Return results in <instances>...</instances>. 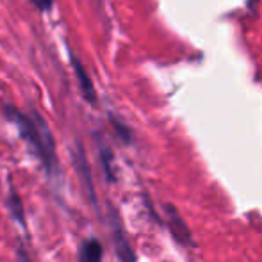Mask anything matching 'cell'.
Returning a JSON list of instances; mask_svg holds the SVG:
<instances>
[{
  "label": "cell",
  "instance_id": "1",
  "mask_svg": "<svg viewBox=\"0 0 262 262\" xmlns=\"http://www.w3.org/2000/svg\"><path fill=\"white\" fill-rule=\"evenodd\" d=\"M6 116L16 125L21 139L27 143L32 154L41 161L45 171L49 175H55L59 169L55 141L49 123L43 120L41 114L36 113V111L24 113V111L16 109L13 105H6Z\"/></svg>",
  "mask_w": 262,
  "mask_h": 262
},
{
  "label": "cell",
  "instance_id": "2",
  "mask_svg": "<svg viewBox=\"0 0 262 262\" xmlns=\"http://www.w3.org/2000/svg\"><path fill=\"white\" fill-rule=\"evenodd\" d=\"M109 217H111V230H113V241H114V248H116V255L121 262H138L136 259V253L132 250L130 243H128L127 232L121 227V221L118 217V212L114 209L109 210Z\"/></svg>",
  "mask_w": 262,
  "mask_h": 262
},
{
  "label": "cell",
  "instance_id": "3",
  "mask_svg": "<svg viewBox=\"0 0 262 262\" xmlns=\"http://www.w3.org/2000/svg\"><path fill=\"white\" fill-rule=\"evenodd\" d=\"M164 210H166V223H168V228H169V232H171L173 237H175V241L180 243L182 246L193 248L194 241H193V237H191V232H189V228H187L184 217L180 216V214L177 212V209L169 204L166 205Z\"/></svg>",
  "mask_w": 262,
  "mask_h": 262
},
{
  "label": "cell",
  "instance_id": "4",
  "mask_svg": "<svg viewBox=\"0 0 262 262\" xmlns=\"http://www.w3.org/2000/svg\"><path fill=\"white\" fill-rule=\"evenodd\" d=\"M70 59H72V68H73V73H75L77 80H79V88H80V93H82V97L86 98L90 104H97V91H95V84L93 80H91L90 73H88V70L84 68V64L80 62V59L77 57L75 54L70 55Z\"/></svg>",
  "mask_w": 262,
  "mask_h": 262
},
{
  "label": "cell",
  "instance_id": "5",
  "mask_svg": "<svg viewBox=\"0 0 262 262\" xmlns=\"http://www.w3.org/2000/svg\"><path fill=\"white\" fill-rule=\"evenodd\" d=\"M73 162L77 166V171H79L80 179H82L84 186L88 189V194H90L91 204L97 207V198H95V187H93V180H91V171H90V162L86 159V154H84L82 146L77 145V152L73 154Z\"/></svg>",
  "mask_w": 262,
  "mask_h": 262
},
{
  "label": "cell",
  "instance_id": "6",
  "mask_svg": "<svg viewBox=\"0 0 262 262\" xmlns=\"http://www.w3.org/2000/svg\"><path fill=\"white\" fill-rule=\"evenodd\" d=\"M80 262H102L104 257V250L98 239H88L80 245V252H79Z\"/></svg>",
  "mask_w": 262,
  "mask_h": 262
},
{
  "label": "cell",
  "instance_id": "7",
  "mask_svg": "<svg viewBox=\"0 0 262 262\" xmlns=\"http://www.w3.org/2000/svg\"><path fill=\"white\" fill-rule=\"evenodd\" d=\"M98 152H100V162L102 169H104V175L107 182H114L116 180V171H114V154L109 146L105 145V141L98 139Z\"/></svg>",
  "mask_w": 262,
  "mask_h": 262
},
{
  "label": "cell",
  "instance_id": "8",
  "mask_svg": "<svg viewBox=\"0 0 262 262\" xmlns=\"http://www.w3.org/2000/svg\"><path fill=\"white\" fill-rule=\"evenodd\" d=\"M7 205L11 209V214L14 216V220L25 228V216H24V205H21V200L18 196V193L14 189H11V194H9V200H7Z\"/></svg>",
  "mask_w": 262,
  "mask_h": 262
},
{
  "label": "cell",
  "instance_id": "9",
  "mask_svg": "<svg viewBox=\"0 0 262 262\" xmlns=\"http://www.w3.org/2000/svg\"><path fill=\"white\" fill-rule=\"evenodd\" d=\"M109 120H111V125H113L114 132L118 134V138H120L121 141L125 143V145L132 143V130H130V127H127V125H125L123 121L120 120V118L114 116V114H111Z\"/></svg>",
  "mask_w": 262,
  "mask_h": 262
},
{
  "label": "cell",
  "instance_id": "10",
  "mask_svg": "<svg viewBox=\"0 0 262 262\" xmlns=\"http://www.w3.org/2000/svg\"><path fill=\"white\" fill-rule=\"evenodd\" d=\"M32 4H34V6L41 11V13H47V11L52 9L54 0H32Z\"/></svg>",
  "mask_w": 262,
  "mask_h": 262
},
{
  "label": "cell",
  "instance_id": "11",
  "mask_svg": "<svg viewBox=\"0 0 262 262\" xmlns=\"http://www.w3.org/2000/svg\"><path fill=\"white\" fill-rule=\"evenodd\" d=\"M16 255H18V260H20V262H31V259H29V255H27V252H25V246L21 245V243L18 245Z\"/></svg>",
  "mask_w": 262,
  "mask_h": 262
}]
</instances>
